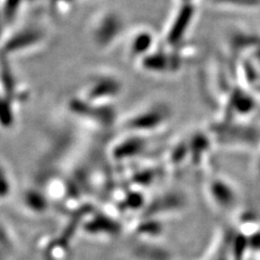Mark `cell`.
<instances>
[{
  "label": "cell",
  "mask_w": 260,
  "mask_h": 260,
  "mask_svg": "<svg viewBox=\"0 0 260 260\" xmlns=\"http://www.w3.org/2000/svg\"><path fill=\"white\" fill-rule=\"evenodd\" d=\"M208 190L211 201L220 209H231L238 201L234 186L222 179L217 178L211 181Z\"/></svg>",
  "instance_id": "1"
},
{
  "label": "cell",
  "mask_w": 260,
  "mask_h": 260,
  "mask_svg": "<svg viewBox=\"0 0 260 260\" xmlns=\"http://www.w3.org/2000/svg\"><path fill=\"white\" fill-rule=\"evenodd\" d=\"M218 5H225L232 7H241V8H253L257 7L260 4V0H214Z\"/></svg>",
  "instance_id": "2"
}]
</instances>
